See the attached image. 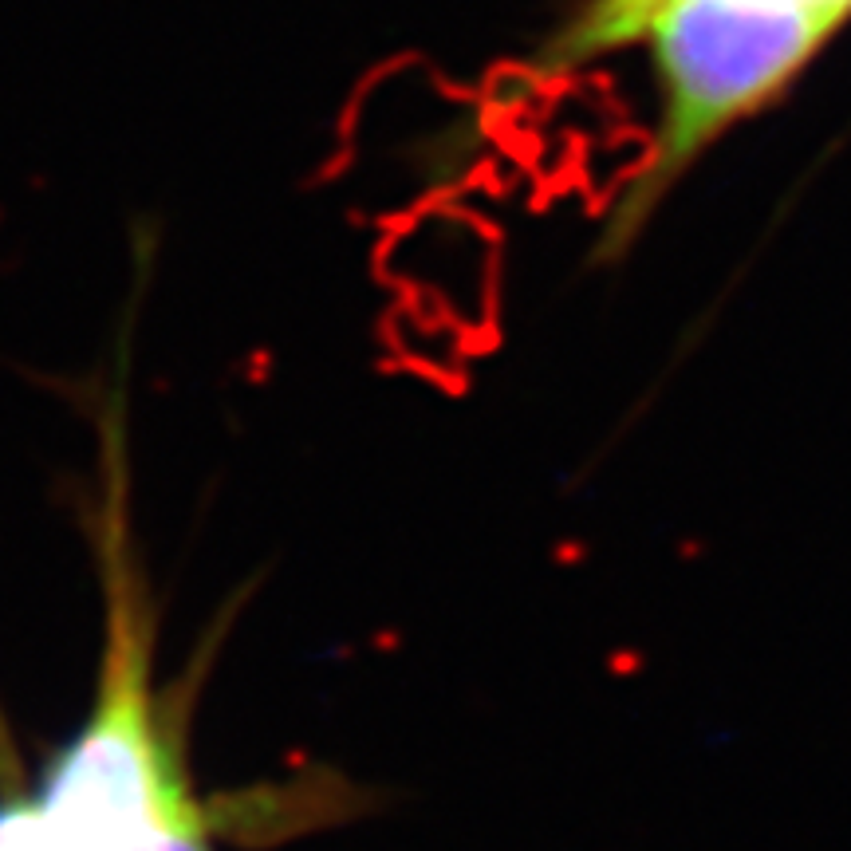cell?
I'll list each match as a JSON object with an SVG mask.
<instances>
[{
  "instance_id": "6da1fadb",
  "label": "cell",
  "mask_w": 851,
  "mask_h": 851,
  "mask_svg": "<svg viewBox=\"0 0 851 851\" xmlns=\"http://www.w3.org/2000/svg\"><path fill=\"white\" fill-rule=\"evenodd\" d=\"M844 20L816 0H670L643 32L662 75L658 150L615 209L603 253L627 245L690 162L765 107Z\"/></svg>"
},
{
  "instance_id": "7a4b0ae2",
  "label": "cell",
  "mask_w": 851,
  "mask_h": 851,
  "mask_svg": "<svg viewBox=\"0 0 851 851\" xmlns=\"http://www.w3.org/2000/svg\"><path fill=\"white\" fill-rule=\"evenodd\" d=\"M816 4H824V8H836V12H851V0H816Z\"/></svg>"
}]
</instances>
